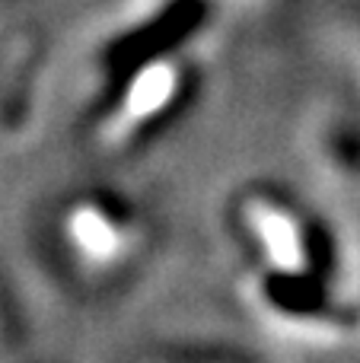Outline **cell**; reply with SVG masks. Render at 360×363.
I'll return each instance as SVG.
<instances>
[{
    "label": "cell",
    "mask_w": 360,
    "mask_h": 363,
    "mask_svg": "<svg viewBox=\"0 0 360 363\" xmlns=\"http://www.w3.org/2000/svg\"><path fill=\"white\" fill-rule=\"evenodd\" d=\"M249 220L259 226L261 242H265L271 262L278 264L281 271H300L303 268V245H300L297 226L287 213H281L278 207L268 204H249Z\"/></svg>",
    "instance_id": "obj_1"
},
{
    "label": "cell",
    "mask_w": 360,
    "mask_h": 363,
    "mask_svg": "<svg viewBox=\"0 0 360 363\" xmlns=\"http://www.w3.org/2000/svg\"><path fill=\"white\" fill-rule=\"evenodd\" d=\"M172 89H176V74H172V67L157 64V67L144 70V74L134 80L131 93H128L121 118L115 121V131H128V128L140 125L144 118H150L153 112H159V108L172 99Z\"/></svg>",
    "instance_id": "obj_2"
},
{
    "label": "cell",
    "mask_w": 360,
    "mask_h": 363,
    "mask_svg": "<svg viewBox=\"0 0 360 363\" xmlns=\"http://www.w3.org/2000/svg\"><path fill=\"white\" fill-rule=\"evenodd\" d=\"M70 239L74 245L83 252L86 258L96 262H108V258L118 255L121 249V233L108 223V217H102L96 207H77L70 213Z\"/></svg>",
    "instance_id": "obj_3"
}]
</instances>
